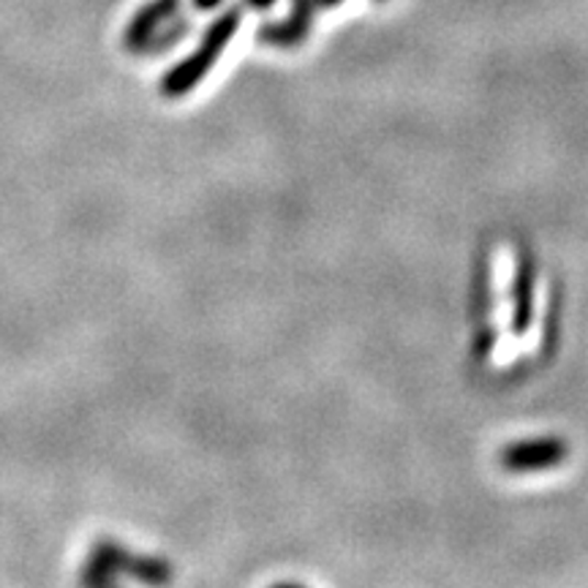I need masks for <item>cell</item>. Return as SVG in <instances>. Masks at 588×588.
I'll list each match as a JSON object with an SVG mask.
<instances>
[{
  "label": "cell",
  "instance_id": "obj_1",
  "mask_svg": "<svg viewBox=\"0 0 588 588\" xmlns=\"http://www.w3.org/2000/svg\"><path fill=\"white\" fill-rule=\"evenodd\" d=\"M240 22H243V11H240V5H232V9H226L224 14H219L213 22H210L202 42H199V47L193 49L191 55H186V58L169 68V71L162 77L158 90H162L164 99H182V96L193 93V90L202 85V79L213 71L215 60L224 55L226 44H230L232 36L237 33Z\"/></svg>",
  "mask_w": 588,
  "mask_h": 588
},
{
  "label": "cell",
  "instance_id": "obj_2",
  "mask_svg": "<svg viewBox=\"0 0 588 588\" xmlns=\"http://www.w3.org/2000/svg\"><path fill=\"white\" fill-rule=\"evenodd\" d=\"M182 0H147L129 20L123 31V47L134 55H147L153 38L180 14Z\"/></svg>",
  "mask_w": 588,
  "mask_h": 588
},
{
  "label": "cell",
  "instance_id": "obj_3",
  "mask_svg": "<svg viewBox=\"0 0 588 588\" xmlns=\"http://www.w3.org/2000/svg\"><path fill=\"white\" fill-rule=\"evenodd\" d=\"M569 447L562 439H534V442H515L501 450L499 461L507 471H542L562 466Z\"/></svg>",
  "mask_w": 588,
  "mask_h": 588
},
{
  "label": "cell",
  "instance_id": "obj_4",
  "mask_svg": "<svg viewBox=\"0 0 588 588\" xmlns=\"http://www.w3.org/2000/svg\"><path fill=\"white\" fill-rule=\"evenodd\" d=\"M317 0H292V14L287 20H276L267 22V25L259 27L256 38L267 47H278V49H292L297 44H302L311 33L313 25V11H317Z\"/></svg>",
  "mask_w": 588,
  "mask_h": 588
},
{
  "label": "cell",
  "instance_id": "obj_5",
  "mask_svg": "<svg viewBox=\"0 0 588 588\" xmlns=\"http://www.w3.org/2000/svg\"><path fill=\"white\" fill-rule=\"evenodd\" d=\"M125 547L120 545L118 540H99L90 551V556L85 558L82 573H79V580L85 586H112L123 578V562H125Z\"/></svg>",
  "mask_w": 588,
  "mask_h": 588
},
{
  "label": "cell",
  "instance_id": "obj_6",
  "mask_svg": "<svg viewBox=\"0 0 588 588\" xmlns=\"http://www.w3.org/2000/svg\"><path fill=\"white\" fill-rule=\"evenodd\" d=\"M534 317V265L529 256L518 259L515 281H512V333L523 335Z\"/></svg>",
  "mask_w": 588,
  "mask_h": 588
},
{
  "label": "cell",
  "instance_id": "obj_7",
  "mask_svg": "<svg viewBox=\"0 0 588 588\" xmlns=\"http://www.w3.org/2000/svg\"><path fill=\"white\" fill-rule=\"evenodd\" d=\"M140 580V584L147 586H164L173 580V564L167 558L158 556H145V553H125L123 562V578Z\"/></svg>",
  "mask_w": 588,
  "mask_h": 588
},
{
  "label": "cell",
  "instance_id": "obj_8",
  "mask_svg": "<svg viewBox=\"0 0 588 588\" xmlns=\"http://www.w3.org/2000/svg\"><path fill=\"white\" fill-rule=\"evenodd\" d=\"M188 33V20L182 14H177L173 22H169L167 27H164L162 33H158L156 38H153V44L151 47H147V55H162V53H167L169 47H173V44L180 42L182 36H186Z\"/></svg>",
  "mask_w": 588,
  "mask_h": 588
},
{
  "label": "cell",
  "instance_id": "obj_9",
  "mask_svg": "<svg viewBox=\"0 0 588 588\" xmlns=\"http://www.w3.org/2000/svg\"><path fill=\"white\" fill-rule=\"evenodd\" d=\"M221 3H224V0H191V5L197 11H213V9H219Z\"/></svg>",
  "mask_w": 588,
  "mask_h": 588
},
{
  "label": "cell",
  "instance_id": "obj_10",
  "mask_svg": "<svg viewBox=\"0 0 588 588\" xmlns=\"http://www.w3.org/2000/svg\"><path fill=\"white\" fill-rule=\"evenodd\" d=\"M276 3H278V0H245V5H248V9H254V11H267V9H273Z\"/></svg>",
  "mask_w": 588,
  "mask_h": 588
},
{
  "label": "cell",
  "instance_id": "obj_11",
  "mask_svg": "<svg viewBox=\"0 0 588 588\" xmlns=\"http://www.w3.org/2000/svg\"><path fill=\"white\" fill-rule=\"evenodd\" d=\"M317 3L322 5V9H335V5H341L344 0H317Z\"/></svg>",
  "mask_w": 588,
  "mask_h": 588
}]
</instances>
